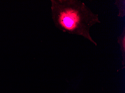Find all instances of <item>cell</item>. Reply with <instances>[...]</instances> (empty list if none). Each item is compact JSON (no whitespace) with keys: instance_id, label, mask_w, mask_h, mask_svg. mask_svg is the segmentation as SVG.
<instances>
[{"instance_id":"obj_1","label":"cell","mask_w":125,"mask_h":93,"mask_svg":"<svg viewBox=\"0 0 125 93\" xmlns=\"http://www.w3.org/2000/svg\"><path fill=\"white\" fill-rule=\"evenodd\" d=\"M67 2L58 15V21L60 26L69 33L83 36L97 45L90 31L91 27L100 22L98 15L92 12L81 1Z\"/></svg>"}]
</instances>
